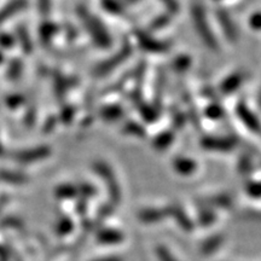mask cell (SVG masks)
Here are the masks:
<instances>
[{"instance_id": "cell-1", "label": "cell", "mask_w": 261, "mask_h": 261, "mask_svg": "<svg viewBox=\"0 0 261 261\" xmlns=\"http://www.w3.org/2000/svg\"><path fill=\"white\" fill-rule=\"evenodd\" d=\"M80 17L83 18L84 24L86 25V28H89V33L92 38V40L96 42V45L100 47H108L112 44V38H110L109 33H108L107 28L104 27V24L99 19L91 16L89 12L86 11V9H80L79 11Z\"/></svg>"}, {"instance_id": "cell-2", "label": "cell", "mask_w": 261, "mask_h": 261, "mask_svg": "<svg viewBox=\"0 0 261 261\" xmlns=\"http://www.w3.org/2000/svg\"><path fill=\"white\" fill-rule=\"evenodd\" d=\"M192 21H194L195 28L197 31V34L200 35L202 41L204 42L205 46L210 50L215 51L218 48V42L215 40L214 35L212 34V31L210 28V24L207 22V17H205L203 10L201 6H194L191 11Z\"/></svg>"}, {"instance_id": "cell-3", "label": "cell", "mask_w": 261, "mask_h": 261, "mask_svg": "<svg viewBox=\"0 0 261 261\" xmlns=\"http://www.w3.org/2000/svg\"><path fill=\"white\" fill-rule=\"evenodd\" d=\"M93 168L96 173H98V175L106 181L108 190H109V196L112 203L119 204V202L121 201V190H120V187L119 184H117V180L115 179V175H114L112 168L103 162L94 163Z\"/></svg>"}, {"instance_id": "cell-4", "label": "cell", "mask_w": 261, "mask_h": 261, "mask_svg": "<svg viewBox=\"0 0 261 261\" xmlns=\"http://www.w3.org/2000/svg\"><path fill=\"white\" fill-rule=\"evenodd\" d=\"M130 52H132V47H130V45L128 44L125 45V46L121 47V50H120L119 54L114 55L110 60L104 61L98 65V68L96 69V75H98V76H103V75L109 74L110 71L115 69V67L123 63V62L127 60V57L129 56Z\"/></svg>"}, {"instance_id": "cell-5", "label": "cell", "mask_w": 261, "mask_h": 261, "mask_svg": "<svg viewBox=\"0 0 261 261\" xmlns=\"http://www.w3.org/2000/svg\"><path fill=\"white\" fill-rule=\"evenodd\" d=\"M166 212H167V217L171 215L172 218H174L178 226L182 228L184 231L190 232V231L194 230V223H192L190 218L188 217V214L185 213V211L182 210L179 204L168 205V207L166 208Z\"/></svg>"}, {"instance_id": "cell-6", "label": "cell", "mask_w": 261, "mask_h": 261, "mask_svg": "<svg viewBox=\"0 0 261 261\" xmlns=\"http://www.w3.org/2000/svg\"><path fill=\"white\" fill-rule=\"evenodd\" d=\"M217 18L220 27L223 28V32L227 40L230 42L236 41L238 38V32L236 25H234L232 19L230 17V15L226 11H224V10H219V11H217Z\"/></svg>"}, {"instance_id": "cell-7", "label": "cell", "mask_w": 261, "mask_h": 261, "mask_svg": "<svg viewBox=\"0 0 261 261\" xmlns=\"http://www.w3.org/2000/svg\"><path fill=\"white\" fill-rule=\"evenodd\" d=\"M97 242L104 246H115L123 241V233L116 228H100L96 234Z\"/></svg>"}, {"instance_id": "cell-8", "label": "cell", "mask_w": 261, "mask_h": 261, "mask_svg": "<svg viewBox=\"0 0 261 261\" xmlns=\"http://www.w3.org/2000/svg\"><path fill=\"white\" fill-rule=\"evenodd\" d=\"M237 115L241 119V121L246 125L247 128H249L250 130L256 133L261 132V123L259 121V119L248 109L247 106H244V104H238Z\"/></svg>"}, {"instance_id": "cell-9", "label": "cell", "mask_w": 261, "mask_h": 261, "mask_svg": "<svg viewBox=\"0 0 261 261\" xmlns=\"http://www.w3.org/2000/svg\"><path fill=\"white\" fill-rule=\"evenodd\" d=\"M137 38H138L137 40H138L139 46L143 47V50H146L149 52H156V54L168 50V46L166 42L155 40L154 38L150 37L149 34H145V33H138Z\"/></svg>"}, {"instance_id": "cell-10", "label": "cell", "mask_w": 261, "mask_h": 261, "mask_svg": "<svg viewBox=\"0 0 261 261\" xmlns=\"http://www.w3.org/2000/svg\"><path fill=\"white\" fill-rule=\"evenodd\" d=\"M167 217V212L166 210H160V208H144V210L139 211L138 219L143 224H155L161 221L163 218Z\"/></svg>"}, {"instance_id": "cell-11", "label": "cell", "mask_w": 261, "mask_h": 261, "mask_svg": "<svg viewBox=\"0 0 261 261\" xmlns=\"http://www.w3.org/2000/svg\"><path fill=\"white\" fill-rule=\"evenodd\" d=\"M202 146L210 150H217V151H230L234 148V143L227 138H208L202 139Z\"/></svg>"}, {"instance_id": "cell-12", "label": "cell", "mask_w": 261, "mask_h": 261, "mask_svg": "<svg viewBox=\"0 0 261 261\" xmlns=\"http://www.w3.org/2000/svg\"><path fill=\"white\" fill-rule=\"evenodd\" d=\"M223 243H224L223 234H219V233L213 234V236L208 237L207 240L201 244L200 252L202 255H205V256L212 255V254H214L221 246H223Z\"/></svg>"}, {"instance_id": "cell-13", "label": "cell", "mask_w": 261, "mask_h": 261, "mask_svg": "<svg viewBox=\"0 0 261 261\" xmlns=\"http://www.w3.org/2000/svg\"><path fill=\"white\" fill-rule=\"evenodd\" d=\"M243 75L241 73H234L232 75H230V76H227L226 79L221 83L220 91L225 94L234 92V91L241 86V84L243 83Z\"/></svg>"}, {"instance_id": "cell-14", "label": "cell", "mask_w": 261, "mask_h": 261, "mask_svg": "<svg viewBox=\"0 0 261 261\" xmlns=\"http://www.w3.org/2000/svg\"><path fill=\"white\" fill-rule=\"evenodd\" d=\"M173 167L181 175H189L196 169V163L187 158H178L173 161Z\"/></svg>"}, {"instance_id": "cell-15", "label": "cell", "mask_w": 261, "mask_h": 261, "mask_svg": "<svg viewBox=\"0 0 261 261\" xmlns=\"http://www.w3.org/2000/svg\"><path fill=\"white\" fill-rule=\"evenodd\" d=\"M204 205L207 207H218V208H230L232 205V198L228 195H217L213 197L203 200Z\"/></svg>"}, {"instance_id": "cell-16", "label": "cell", "mask_w": 261, "mask_h": 261, "mask_svg": "<svg viewBox=\"0 0 261 261\" xmlns=\"http://www.w3.org/2000/svg\"><path fill=\"white\" fill-rule=\"evenodd\" d=\"M73 230L74 224L73 220H71L69 217H62L61 219L57 221L56 227H55V231H56L58 236H67V234H69Z\"/></svg>"}, {"instance_id": "cell-17", "label": "cell", "mask_w": 261, "mask_h": 261, "mask_svg": "<svg viewBox=\"0 0 261 261\" xmlns=\"http://www.w3.org/2000/svg\"><path fill=\"white\" fill-rule=\"evenodd\" d=\"M215 220H217V214L210 208H204L203 211H200V213H198V224L201 226H211L215 223Z\"/></svg>"}, {"instance_id": "cell-18", "label": "cell", "mask_w": 261, "mask_h": 261, "mask_svg": "<svg viewBox=\"0 0 261 261\" xmlns=\"http://www.w3.org/2000/svg\"><path fill=\"white\" fill-rule=\"evenodd\" d=\"M57 197L64 198V200H69V198H74L75 196H77V188L74 187V185H61V187L57 188L56 190Z\"/></svg>"}, {"instance_id": "cell-19", "label": "cell", "mask_w": 261, "mask_h": 261, "mask_svg": "<svg viewBox=\"0 0 261 261\" xmlns=\"http://www.w3.org/2000/svg\"><path fill=\"white\" fill-rule=\"evenodd\" d=\"M173 140V135L169 132L162 133L154 140V146L158 149H167Z\"/></svg>"}, {"instance_id": "cell-20", "label": "cell", "mask_w": 261, "mask_h": 261, "mask_svg": "<svg viewBox=\"0 0 261 261\" xmlns=\"http://www.w3.org/2000/svg\"><path fill=\"white\" fill-rule=\"evenodd\" d=\"M121 113H122L121 108L117 107V106L116 107L113 106V107H109V108H107V109L103 110L102 117L106 120H109V121H114V120L119 119L120 115H121Z\"/></svg>"}, {"instance_id": "cell-21", "label": "cell", "mask_w": 261, "mask_h": 261, "mask_svg": "<svg viewBox=\"0 0 261 261\" xmlns=\"http://www.w3.org/2000/svg\"><path fill=\"white\" fill-rule=\"evenodd\" d=\"M76 188H77V195L83 196L84 200L93 197V196L96 195V189L90 184H81V185H77Z\"/></svg>"}, {"instance_id": "cell-22", "label": "cell", "mask_w": 261, "mask_h": 261, "mask_svg": "<svg viewBox=\"0 0 261 261\" xmlns=\"http://www.w3.org/2000/svg\"><path fill=\"white\" fill-rule=\"evenodd\" d=\"M156 254H158L160 261H178L165 246H159L156 248Z\"/></svg>"}, {"instance_id": "cell-23", "label": "cell", "mask_w": 261, "mask_h": 261, "mask_svg": "<svg viewBox=\"0 0 261 261\" xmlns=\"http://www.w3.org/2000/svg\"><path fill=\"white\" fill-rule=\"evenodd\" d=\"M103 5H104V8L108 10V11L112 12V14H114V15L120 14V12L122 11L121 5H120L116 0H103Z\"/></svg>"}, {"instance_id": "cell-24", "label": "cell", "mask_w": 261, "mask_h": 261, "mask_svg": "<svg viewBox=\"0 0 261 261\" xmlns=\"http://www.w3.org/2000/svg\"><path fill=\"white\" fill-rule=\"evenodd\" d=\"M248 195L252 197H261V181L259 182H252L247 187Z\"/></svg>"}, {"instance_id": "cell-25", "label": "cell", "mask_w": 261, "mask_h": 261, "mask_svg": "<svg viewBox=\"0 0 261 261\" xmlns=\"http://www.w3.org/2000/svg\"><path fill=\"white\" fill-rule=\"evenodd\" d=\"M113 213V205L112 204H104L99 208V212H98V220L102 221L107 219L108 217H110Z\"/></svg>"}, {"instance_id": "cell-26", "label": "cell", "mask_w": 261, "mask_h": 261, "mask_svg": "<svg viewBox=\"0 0 261 261\" xmlns=\"http://www.w3.org/2000/svg\"><path fill=\"white\" fill-rule=\"evenodd\" d=\"M205 114H207L208 117H211V119H220L221 115H223L224 112L221 110V108L219 106H213V107H210V109L205 110Z\"/></svg>"}, {"instance_id": "cell-27", "label": "cell", "mask_w": 261, "mask_h": 261, "mask_svg": "<svg viewBox=\"0 0 261 261\" xmlns=\"http://www.w3.org/2000/svg\"><path fill=\"white\" fill-rule=\"evenodd\" d=\"M168 22L169 19L167 16H160L158 19H155V21L152 22L150 27L152 28V31H155V29H161L163 27H166V25L168 24Z\"/></svg>"}, {"instance_id": "cell-28", "label": "cell", "mask_w": 261, "mask_h": 261, "mask_svg": "<svg viewBox=\"0 0 261 261\" xmlns=\"http://www.w3.org/2000/svg\"><path fill=\"white\" fill-rule=\"evenodd\" d=\"M249 24L255 31H261V12H256L250 17Z\"/></svg>"}, {"instance_id": "cell-29", "label": "cell", "mask_w": 261, "mask_h": 261, "mask_svg": "<svg viewBox=\"0 0 261 261\" xmlns=\"http://www.w3.org/2000/svg\"><path fill=\"white\" fill-rule=\"evenodd\" d=\"M161 2L163 3V5H166V8L172 14H177L179 11V4L177 0H161Z\"/></svg>"}, {"instance_id": "cell-30", "label": "cell", "mask_w": 261, "mask_h": 261, "mask_svg": "<svg viewBox=\"0 0 261 261\" xmlns=\"http://www.w3.org/2000/svg\"><path fill=\"white\" fill-rule=\"evenodd\" d=\"M238 168H240V172H242L246 174V173H248L252 169V165H249V162L248 161H244V160L241 159L240 161V165H238Z\"/></svg>"}, {"instance_id": "cell-31", "label": "cell", "mask_w": 261, "mask_h": 261, "mask_svg": "<svg viewBox=\"0 0 261 261\" xmlns=\"http://www.w3.org/2000/svg\"><path fill=\"white\" fill-rule=\"evenodd\" d=\"M86 211H87V203L83 198V200H81L79 203L76 204V212H77V214L84 215L85 213H86Z\"/></svg>"}, {"instance_id": "cell-32", "label": "cell", "mask_w": 261, "mask_h": 261, "mask_svg": "<svg viewBox=\"0 0 261 261\" xmlns=\"http://www.w3.org/2000/svg\"><path fill=\"white\" fill-rule=\"evenodd\" d=\"M92 261H122V259L117 256H107V257H99V259H96Z\"/></svg>"}, {"instance_id": "cell-33", "label": "cell", "mask_w": 261, "mask_h": 261, "mask_svg": "<svg viewBox=\"0 0 261 261\" xmlns=\"http://www.w3.org/2000/svg\"><path fill=\"white\" fill-rule=\"evenodd\" d=\"M259 106L261 108V91H260V94H259Z\"/></svg>"}]
</instances>
